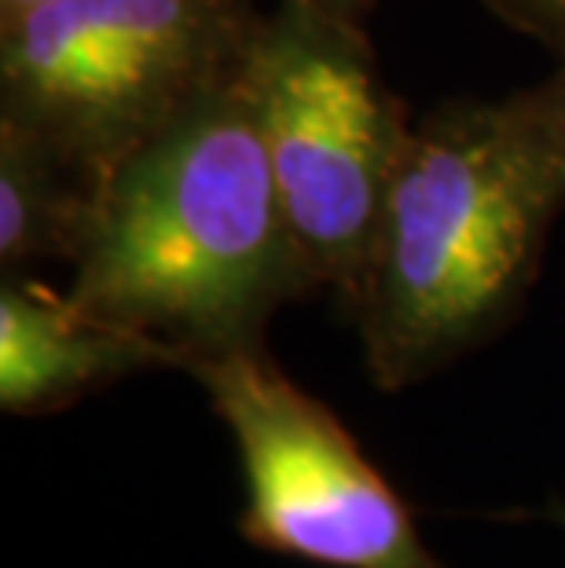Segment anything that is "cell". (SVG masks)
Listing matches in <instances>:
<instances>
[{
    "mask_svg": "<svg viewBox=\"0 0 565 568\" xmlns=\"http://www.w3.org/2000/svg\"><path fill=\"white\" fill-rule=\"evenodd\" d=\"M254 0H44L0 22V122L103 173L243 63Z\"/></svg>",
    "mask_w": 565,
    "mask_h": 568,
    "instance_id": "obj_3",
    "label": "cell"
},
{
    "mask_svg": "<svg viewBox=\"0 0 565 568\" xmlns=\"http://www.w3.org/2000/svg\"><path fill=\"white\" fill-rule=\"evenodd\" d=\"M184 371L235 440L243 536L254 547L323 568H437L404 499L353 433L261 345L199 356Z\"/></svg>",
    "mask_w": 565,
    "mask_h": 568,
    "instance_id": "obj_5",
    "label": "cell"
},
{
    "mask_svg": "<svg viewBox=\"0 0 565 568\" xmlns=\"http://www.w3.org/2000/svg\"><path fill=\"white\" fill-rule=\"evenodd\" d=\"M528 92H533L544 106H551V111L565 114V55H558L555 59V70H551V74L539 81V84H533Z\"/></svg>",
    "mask_w": 565,
    "mask_h": 568,
    "instance_id": "obj_10",
    "label": "cell"
},
{
    "mask_svg": "<svg viewBox=\"0 0 565 568\" xmlns=\"http://www.w3.org/2000/svg\"><path fill=\"white\" fill-rule=\"evenodd\" d=\"M92 180L59 162L16 125L0 122V264L22 272L38 261H70L85 227Z\"/></svg>",
    "mask_w": 565,
    "mask_h": 568,
    "instance_id": "obj_7",
    "label": "cell"
},
{
    "mask_svg": "<svg viewBox=\"0 0 565 568\" xmlns=\"http://www.w3.org/2000/svg\"><path fill=\"white\" fill-rule=\"evenodd\" d=\"M297 4L320 11V16H331V19L356 22V27H364V19L379 8V0H297Z\"/></svg>",
    "mask_w": 565,
    "mask_h": 568,
    "instance_id": "obj_9",
    "label": "cell"
},
{
    "mask_svg": "<svg viewBox=\"0 0 565 568\" xmlns=\"http://www.w3.org/2000/svg\"><path fill=\"white\" fill-rule=\"evenodd\" d=\"M565 210V114L522 89L412 125L353 305L367 367L404 389L522 305Z\"/></svg>",
    "mask_w": 565,
    "mask_h": 568,
    "instance_id": "obj_2",
    "label": "cell"
},
{
    "mask_svg": "<svg viewBox=\"0 0 565 568\" xmlns=\"http://www.w3.org/2000/svg\"><path fill=\"white\" fill-rule=\"evenodd\" d=\"M485 4L500 22L539 41L555 59L565 55V0H485Z\"/></svg>",
    "mask_w": 565,
    "mask_h": 568,
    "instance_id": "obj_8",
    "label": "cell"
},
{
    "mask_svg": "<svg viewBox=\"0 0 565 568\" xmlns=\"http://www.w3.org/2000/svg\"><path fill=\"white\" fill-rule=\"evenodd\" d=\"M38 4H44V0H0V22L16 19V16H22V11H30Z\"/></svg>",
    "mask_w": 565,
    "mask_h": 568,
    "instance_id": "obj_11",
    "label": "cell"
},
{
    "mask_svg": "<svg viewBox=\"0 0 565 568\" xmlns=\"http://www.w3.org/2000/svg\"><path fill=\"white\" fill-rule=\"evenodd\" d=\"M67 294L199 356L258 348L286 301L316 294L286 224L243 63L92 187Z\"/></svg>",
    "mask_w": 565,
    "mask_h": 568,
    "instance_id": "obj_1",
    "label": "cell"
},
{
    "mask_svg": "<svg viewBox=\"0 0 565 568\" xmlns=\"http://www.w3.org/2000/svg\"><path fill=\"white\" fill-rule=\"evenodd\" d=\"M243 84L309 283L353 308L415 118L364 27L297 0L261 11Z\"/></svg>",
    "mask_w": 565,
    "mask_h": 568,
    "instance_id": "obj_4",
    "label": "cell"
},
{
    "mask_svg": "<svg viewBox=\"0 0 565 568\" xmlns=\"http://www.w3.org/2000/svg\"><path fill=\"white\" fill-rule=\"evenodd\" d=\"M184 367L170 342L81 308L27 275L0 290V407L48 415L129 374Z\"/></svg>",
    "mask_w": 565,
    "mask_h": 568,
    "instance_id": "obj_6",
    "label": "cell"
}]
</instances>
